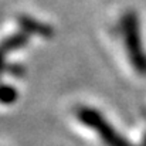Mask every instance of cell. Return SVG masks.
Returning <instances> with one entry per match:
<instances>
[{
    "mask_svg": "<svg viewBox=\"0 0 146 146\" xmlns=\"http://www.w3.org/2000/svg\"><path fill=\"white\" fill-rule=\"evenodd\" d=\"M121 33H122L123 46L126 50V55L133 70L141 75H146V51L142 44L141 23L138 14L133 10H129L122 16Z\"/></svg>",
    "mask_w": 146,
    "mask_h": 146,
    "instance_id": "1",
    "label": "cell"
},
{
    "mask_svg": "<svg viewBox=\"0 0 146 146\" xmlns=\"http://www.w3.org/2000/svg\"><path fill=\"white\" fill-rule=\"evenodd\" d=\"M78 121L85 125L87 128L97 132L99 139L104 142L105 146H135L129 141H126L122 135L118 133V131L113 129V126L99 113V111L91 106H80L75 112Z\"/></svg>",
    "mask_w": 146,
    "mask_h": 146,
    "instance_id": "2",
    "label": "cell"
},
{
    "mask_svg": "<svg viewBox=\"0 0 146 146\" xmlns=\"http://www.w3.org/2000/svg\"><path fill=\"white\" fill-rule=\"evenodd\" d=\"M21 29L27 33H34V34H38L41 37H51L54 34V30L44 24V23H40L37 20H33V19H29V17H21L19 20Z\"/></svg>",
    "mask_w": 146,
    "mask_h": 146,
    "instance_id": "3",
    "label": "cell"
},
{
    "mask_svg": "<svg viewBox=\"0 0 146 146\" xmlns=\"http://www.w3.org/2000/svg\"><path fill=\"white\" fill-rule=\"evenodd\" d=\"M17 91L16 88L10 87V85H1L0 87V102L4 104V105H10L13 102L17 101Z\"/></svg>",
    "mask_w": 146,
    "mask_h": 146,
    "instance_id": "4",
    "label": "cell"
},
{
    "mask_svg": "<svg viewBox=\"0 0 146 146\" xmlns=\"http://www.w3.org/2000/svg\"><path fill=\"white\" fill-rule=\"evenodd\" d=\"M27 43V37L24 34H16L11 36L10 38H7L3 43V51H10V50H17L23 47Z\"/></svg>",
    "mask_w": 146,
    "mask_h": 146,
    "instance_id": "5",
    "label": "cell"
},
{
    "mask_svg": "<svg viewBox=\"0 0 146 146\" xmlns=\"http://www.w3.org/2000/svg\"><path fill=\"white\" fill-rule=\"evenodd\" d=\"M143 143H145V146H146V135H145V139H143Z\"/></svg>",
    "mask_w": 146,
    "mask_h": 146,
    "instance_id": "6",
    "label": "cell"
}]
</instances>
